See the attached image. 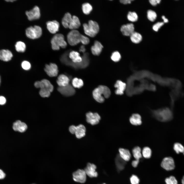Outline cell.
<instances>
[{
	"instance_id": "cell-1",
	"label": "cell",
	"mask_w": 184,
	"mask_h": 184,
	"mask_svg": "<svg viewBox=\"0 0 184 184\" xmlns=\"http://www.w3.org/2000/svg\"><path fill=\"white\" fill-rule=\"evenodd\" d=\"M152 116L157 120L162 122L170 121L173 117L171 110L168 108H161L156 110H152Z\"/></svg>"
},
{
	"instance_id": "cell-2",
	"label": "cell",
	"mask_w": 184,
	"mask_h": 184,
	"mask_svg": "<svg viewBox=\"0 0 184 184\" xmlns=\"http://www.w3.org/2000/svg\"><path fill=\"white\" fill-rule=\"evenodd\" d=\"M111 92L107 86L101 85L95 88L93 92V97L94 99L99 103L103 102L105 98H108L110 96Z\"/></svg>"
},
{
	"instance_id": "cell-3",
	"label": "cell",
	"mask_w": 184,
	"mask_h": 184,
	"mask_svg": "<svg viewBox=\"0 0 184 184\" xmlns=\"http://www.w3.org/2000/svg\"><path fill=\"white\" fill-rule=\"evenodd\" d=\"M83 26L85 34L91 37H94L99 31L98 24L92 20H89L88 24H83Z\"/></svg>"
},
{
	"instance_id": "cell-4",
	"label": "cell",
	"mask_w": 184,
	"mask_h": 184,
	"mask_svg": "<svg viewBox=\"0 0 184 184\" xmlns=\"http://www.w3.org/2000/svg\"><path fill=\"white\" fill-rule=\"evenodd\" d=\"M51 43L52 49L54 50L59 49L60 47L63 48H65L67 43L64 40V35L61 33H58L54 35L52 38Z\"/></svg>"
},
{
	"instance_id": "cell-5",
	"label": "cell",
	"mask_w": 184,
	"mask_h": 184,
	"mask_svg": "<svg viewBox=\"0 0 184 184\" xmlns=\"http://www.w3.org/2000/svg\"><path fill=\"white\" fill-rule=\"evenodd\" d=\"M82 35L78 30H72L67 36L68 43L71 46L77 45L80 42Z\"/></svg>"
},
{
	"instance_id": "cell-6",
	"label": "cell",
	"mask_w": 184,
	"mask_h": 184,
	"mask_svg": "<svg viewBox=\"0 0 184 184\" xmlns=\"http://www.w3.org/2000/svg\"><path fill=\"white\" fill-rule=\"evenodd\" d=\"M42 32L41 27L37 25L29 27L26 30V34L27 37L32 39L39 38L42 35Z\"/></svg>"
},
{
	"instance_id": "cell-7",
	"label": "cell",
	"mask_w": 184,
	"mask_h": 184,
	"mask_svg": "<svg viewBox=\"0 0 184 184\" xmlns=\"http://www.w3.org/2000/svg\"><path fill=\"white\" fill-rule=\"evenodd\" d=\"M86 175L84 170L78 169L73 173V178L75 182L84 183L86 180Z\"/></svg>"
},
{
	"instance_id": "cell-8",
	"label": "cell",
	"mask_w": 184,
	"mask_h": 184,
	"mask_svg": "<svg viewBox=\"0 0 184 184\" xmlns=\"http://www.w3.org/2000/svg\"><path fill=\"white\" fill-rule=\"evenodd\" d=\"M86 121L92 125L97 124L101 119L100 116L96 112H89L86 113Z\"/></svg>"
},
{
	"instance_id": "cell-9",
	"label": "cell",
	"mask_w": 184,
	"mask_h": 184,
	"mask_svg": "<svg viewBox=\"0 0 184 184\" xmlns=\"http://www.w3.org/2000/svg\"><path fill=\"white\" fill-rule=\"evenodd\" d=\"M35 87L40 89L45 88L49 90L51 92L53 90V86L48 80L43 79L40 81H37L34 83Z\"/></svg>"
},
{
	"instance_id": "cell-10",
	"label": "cell",
	"mask_w": 184,
	"mask_h": 184,
	"mask_svg": "<svg viewBox=\"0 0 184 184\" xmlns=\"http://www.w3.org/2000/svg\"><path fill=\"white\" fill-rule=\"evenodd\" d=\"M161 166L165 170L169 171L173 170L175 167L174 160L171 157H167L163 160L161 164Z\"/></svg>"
},
{
	"instance_id": "cell-11",
	"label": "cell",
	"mask_w": 184,
	"mask_h": 184,
	"mask_svg": "<svg viewBox=\"0 0 184 184\" xmlns=\"http://www.w3.org/2000/svg\"><path fill=\"white\" fill-rule=\"evenodd\" d=\"M44 70L47 74L50 77L56 76L58 72L57 65L53 63H51L49 65H46Z\"/></svg>"
},
{
	"instance_id": "cell-12",
	"label": "cell",
	"mask_w": 184,
	"mask_h": 184,
	"mask_svg": "<svg viewBox=\"0 0 184 184\" xmlns=\"http://www.w3.org/2000/svg\"><path fill=\"white\" fill-rule=\"evenodd\" d=\"M26 14L30 20L37 19H39L40 17V10L38 6H36L30 11H26Z\"/></svg>"
},
{
	"instance_id": "cell-13",
	"label": "cell",
	"mask_w": 184,
	"mask_h": 184,
	"mask_svg": "<svg viewBox=\"0 0 184 184\" xmlns=\"http://www.w3.org/2000/svg\"><path fill=\"white\" fill-rule=\"evenodd\" d=\"M58 91L62 95L67 96L73 95L75 91L73 87L70 84L65 86L59 87L57 88Z\"/></svg>"
},
{
	"instance_id": "cell-14",
	"label": "cell",
	"mask_w": 184,
	"mask_h": 184,
	"mask_svg": "<svg viewBox=\"0 0 184 184\" xmlns=\"http://www.w3.org/2000/svg\"><path fill=\"white\" fill-rule=\"evenodd\" d=\"M96 166L94 164L88 163L84 169L87 175L91 178L96 177L98 176V174L96 171Z\"/></svg>"
},
{
	"instance_id": "cell-15",
	"label": "cell",
	"mask_w": 184,
	"mask_h": 184,
	"mask_svg": "<svg viewBox=\"0 0 184 184\" xmlns=\"http://www.w3.org/2000/svg\"><path fill=\"white\" fill-rule=\"evenodd\" d=\"M134 29L133 24H128L122 25L121 28V31L124 35L130 36L134 32Z\"/></svg>"
},
{
	"instance_id": "cell-16",
	"label": "cell",
	"mask_w": 184,
	"mask_h": 184,
	"mask_svg": "<svg viewBox=\"0 0 184 184\" xmlns=\"http://www.w3.org/2000/svg\"><path fill=\"white\" fill-rule=\"evenodd\" d=\"M46 24L47 29L51 33H55L59 30L60 25L57 21H48L47 22Z\"/></svg>"
},
{
	"instance_id": "cell-17",
	"label": "cell",
	"mask_w": 184,
	"mask_h": 184,
	"mask_svg": "<svg viewBox=\"0 0 184 184\" xmlns=\"http://www.w3.org/2000/svg\"><path fill=\"white\" fill-rule=\"evenodd\" d=\"M13 56L12 52L8 50L2 49L0 50V59L4 61L11 60Z\"/></svg>"
},
{
	"instance_id": "cell-18",
	"label": "cell",
	"mask_w": 184,
	"mask_h": 184,
	"mask_svg": "<svg viewBox=\"0 0 184 184\" xmlns=\"http://www.w3.org/2000/svg\"><path fill=\"white\" fill-rule=\"evenodd\" d=\"M70 79L66 75L62 74L58 77L56 82L59 87H64L69 84Z\"/></svg>"
},
{
	"instance_id": "cell-19",
	"label": "cell",
	"mask_w": 184,
	"mask_h": 184,
	"mask_svg": "<svg viewBox=\"0 0 184 184\" xmlns=\"http://www.w3.org/2000/svg\"><path fill=\"white\" fill-rule=\"evenodd\" d=\"M103 46L99 41H95L94 45L91 48L92 53L94 55H99L102 51Z\"/></svg>"
},
{
	"instance_id": "cell-20",
	"label": "cell",
	"mask_w": 184,
	"mask_h": 184,
	"mask_svg": "<svg viewBox=\"0 0 184 184\" xmlns=\"http://www.w3.org/2000/svg\"><path fill=\"white\" fill-rule=\"evenodd\" d=\"M86 129L85 126L82 124L76 126L74 134L78 139H80L84 136L86 134Z\"/></svg>"
},
{
	"instance_id": "cell-21",
	"label": "cell",
	"mask_w": 184,
	"mask_h": 184,
	"mask_svg": "<svg viewBox=\"0 0 184 184\" xmlns=\"http://www.w3.org/2000/svg\"><path fill=\"white\" fill-rule=\"evenodd\" d=\"M141 117L140 114L135 113L132 114L129 118V121L132 125H140L142 123Z\"/></svg>"
},
{
	"instance_id": "cell-22",
	"label": "cell",
	"mask_w": 184,
	"mask_h": 184,
	"mask_svg": "<svg viewBox=\"0 0 184 184\" xmlns=\"http://www.w3.org/2000/svg\"><path fill=\"white\" fill-rule=\"evenodd\" d=\"M126 87V85L125 83L120 80H117L114 85V87L117 88L115 93L119 95L123 94Z\"/></svg>"
},
{
	"instance_id": "cell-23",
	"label": "cell",
	"mask_w": 184,
	"mask_h": 184,
	"mask_svg": "<svg viewBox=\"0 0 184 184\" xmlns=\"http://www.w3.org/2000/svg\"><path fill=\"white\" fill-rule=\"evenodd\" d=\"M119 155L126 162L130 160L131 157V154L130 151L128 149L120 148L119 149Z\"/></svg>"
},
{
	"instance_id": "cell-24",
	"label": "cell",
	"mask_w": 184,
	"mask_h": 184,
	"mask_svg": "<svg viewBox=\"0 0 184 184\" xmlns=\"http://www.w3.org/2000/svg\"><path fill=\"white\" fill-rule=\"evenodd\" d=\"M69 57L72 61L74 63H80L83 61L82 58L78 52L75 51L71 52L69 54Z\"/></svg>"
},
{
	"instance_id": "cell-25",
	"label": "cell",
	"mask_w": 184,
	"mask_h": 184,
	"mask_svg": "<svg viewBox=\"0 0 184 184\" xmlns=\"http://www.w3.org/2000/svg\"><path fill=\"white\" fill-rule=\"evenodd\" d=\"M80 25V23L78 18L76 16H72V19L68 27L72 30H76L78 28Z\"/></svg>"
},
{
	"instance_id": "cell-26",
	"label": "cell",
	"mask_w": 184,
	"mask_h": 184,
	"mask_svg": "<svg viewBox=\"0 0 184 184\" xmlns=\"http://www.w3.org/2000/svg\"><path fill=\"white\" fill-rule=\"evenodd\" d=\"M115 161L118 170L121 171L124 169L126 164V162L121 157L119 154L116 156Z\"/></svg>"
},
{
	"instance_id": "cell-27",
	"label": "cell",
	"mask_w": 184,
	"mask_h": 184,
	"mask_svg": "<svg viewBox=\"0 0 184 184\" xmlns=\"http://www.w3.org/2000/svg\"><path fill=\"white\" fill-rule=\"evenodd\" d=\"M72 19V16L69 13H67L62 18V22L63 27L65 28H68L69 25Z\"/></svg>"
},
{
	"instance_id": "cell-28",
	"label": "cell",
	"mask_w": 184,
	"mask_h": 184,
	"mask_svg": "<svg viewBox=\"0 0 184 184\" xmlns=\"http://www.w3.org/2000/svg\"><path fill=\"white\" fill-rule=\"evenodd\" d=\"M130 36L131 41L135 43H140L142 39L141 35L139 33L136 32L134 31Z\"/></svg>"
},
{
	"instance_id": "cell-29",
	"label": "cell",
	"mask_w": 184,
	"mask_h": 184,
	"mask_svg": "<svg viewBox=\"0 0 184 184\" xmlns=\"http://www.w3.org/2000/svg\"><path fill=\"white\" fill-rule=\"evenodd\" d=\"M132 152L133 156L135 159L139 160L142 157L141 150L139 147L136 146L134 147L132 150Z\"/></svg>"
},
{
	"instance_id": "cell-30",
	"label": "cell",
	"mask_w": 184,
	"mask_h": 184,
	"mask_svg": "<svg viewBox=\"0 0 184 184\" xmlns=\"http://www.w3.org/2000/svg\"><path fill=\"white\" fill-rule=\"evenodd\" d=\"M15 46L16 50L18 52H23L25 51L26 46L25 44L23 42L18 41L16 43Z\"/></svg>"
},
{
	"instance_id": "cell-31",
	"label": "cell",
	"mask_w": 184,
	"mask_h": 184,
	"mask_svg": "<svg viewBox=\"0 0 184 184\" xmlns=\"http://www.w3.org/2000/svg\"><path fill=\"white\" fill-rule=\"evenodd\" d=\"M72 84L73 87L77 88L81 87L84 84L83 81L82 79L77 78H75L73 79Z\"/></svg>"
},
{
	"instance_id": "cell-32",
	"label": "cell",
	"mask_w": 184,
	"mask_h": 184,
	"mask_svg": "<svg viewBox=\"0 0 184 184\" xmlns=\"http://www.w3.org/2000/svg\"><path fill=\"white\" fill-rule=\"evenodd\" d=\"M91 5L88 3H85L82 5V9L83 13L86 15L89 14L92 10Z\"/></svg>"
},
{
	"instance_id": "cell-33",
	"label": "cell",
	"mask_w": 184,
	"mask_h": 184,
	"mask_svg": "<svg viewBox=\"0 0 184 184\" xmlns=\"http://www.w3.org/2000/svg\"><path fill=\"white\" fill-rule=\"evenodd\" d=\"M142 156L146 158L151 157L152 155V151L150 148L148 147H144L142 151Z\"/></svg>"
},
{
	"instance_id": "cell-34",
	"label": "cell",
	"mask_w": 184,
	"mask_h": 184,
	"mask_svg": "<svg viewBox=\"0 0 184 184\" xmlns=\"http://www.w3.org/2000/svg\"><path fill=\"white\" fill-rule=\"evenodd\" d=\"M173 148L177 154L180 153H183L184 151V147L181 143L177 142L175 143L174 145Z\"/></svg>"
},
{
	"instance_id": "cell-35",
	"label": "cell",
	"mask_w": 184,
	"mask_h": 184,
	"mask_svg": "<svg viewBox=\"0 0 184 184\" xmlns=\"http://www.w3.org/2000/svg\"><path fill=\"white\" fill-rule=\"evenodd\" d=\"M128 20L131 22H134L137 21L138 16L136 13L134 12H129L127 15Z\"/></svg>"
},
{
	"instance_id": "cell-36",
	"label": "cell",
	"mask_w": 184,
	"mask_h": 184,
	"mask_svg": "<svg viewBox=\"0 0 184 184\" xmlns=\"http://www.w3.org/2000/svg\"><path fill=\"white\" fill-rule=\"evenodd\" d=\"M147 17L151 21H154L157 17V14L155 12L152 10H148L147 12Z\"/></svg>"
},
{
	"instance_id": "cell-37",
	"label": "cell",
	"mask_w": 184,
	"mask_h": 184,
	"mask_svg": "<svg viewBox=\"0 0 184 184\" xmlns=\"http://www.w3.org/2000/svg\"><path fill=\"white\" fill-rule=\"evenodd\" d=\"M51 93L48 90L45 88H42L40 89L39 94L41 97H48L50 96Z\"/></svg>"
},
{
	"instance_id": "cell-38",
	"label": "cell",
	"mask_w": 184,
	"mask_h": 184,
	"mask_svg": "<svg viewBox=\"0 0 184 184\" xmlns=\"http://www.w3.org/2000/svg\"><path fill=\"white\" fill-rule=\"evenodd\" d=\"M121 58V55L119 52L117 51L113 53L111 56L112 60L115 62L119 61L120 59Z\"/></svg>"
},
{
	"instance_id": "cell-39",
	"label": "cell",
	"mask_w": 184,
	"mask_h": 184,
	"mask_svg": "<svg viewBox=\"0 0 184 184\" xmlns=\"http://www.w3.org/2000/svg\"><path fill=\"white\" fill-rule=\"evenodd\" d=\"M166 184H178V181L173 176L166 178L165 180Z\"/></svg>"
},
{
	"instance_id": "cell-40",
	"label": "cell",
	"mask_w": 184,
	"mask_h": 184,
	"mask_svg": "<svg viewBox=\"0 0 184 184\" xmlns=\"http://www.w3.org/2000/svg\"><path fill=\"white\" fill-rule=\"evenodd\" d=\"M27 128V126L26 123L21 122L19 126L18 131L21 132H23L26 130Z\"/></svg>"
},
{
	"instance_id": "cell-41",
	"label": "cell",
	"mask_w": 184,
	"mask_h": 184,
	"mask_svg": "<svg viewBox=\"0 0 184 184\" xmlns=\"http://www.w3.org/2000/svg\"><path fill=\"white\" fill-rule=\"evenodd\" d=\"M21 66L24 69L26 70L30 69L31 67L30 63L29 62L26 61L22 62Z\"/></svg>"
},
{
	"instance_id": "cell-42",
	"label": "cell",
	"mask_w": 184,
	"mask_h": 184,
	"mask_svg": "<svg viewBox=\"0 0 184 184\" xmlns=\"http://www.w3.org/2000/svg\"><path fill=\"white\" fill-rule=\"evenodd\" d=\"M130 181L131 184H139V179L137 176L133 175L130 178Z\"/></svg>"
},
{
	"instance_id": "cell-43",
	"label": "cell",
	"mask_w": 184,
	"mask_h": 184,
	"mask_svg": "<svg viewBox=\"0 0 184 184\" xmlns=\"http://www.w3.org/2000/svg\"><path fill=\"white\" fill-rule=\"evenodd\" d=\"M164 24L163 22H158L155 24L153 27V30L156 31H157L158 29Z\"/></svg>"
},
{
	"instance_id": "cell-44",
	"label": "cell",
	"mask_w": 184,
	"mask_h": 184,
	"mask_svg": "<svg viewBox=\"0 0 184 184\" xmlns=\"http://www.w3.org/2000/svg\"><path fill=\"white\" fill-rule=\"evenodd\" d=\"M90 40L88 38L82 34L80 42L84 45H86L88 44Z\"/></svg>"
},
{
	"instance_id": "cell-45",
	"label": "cell",
	"mask_w": 184,
	"mask_h": 184,
	"mask_svg": "<svg viewBox=\"0 0 184 184\" xmlns=\"http://www.w3.org/2000/svg\"><path fill=\"white\" fill-rule=\"evenodd\" d=\"M21 122L20 121L18 120L14 123L13 128L14 131H18L19 126Z\"/></svg>"
},
{
	"instance_id": "cell-46",
	"label": "cell",
	"mask_w": 184,
	"mask_h": 184,
	"mask_svg": "<svg viewBox=\"0 0 184 184\" xmlns=\"http://www.w3.org/2000/svg\"><path fill=\"white\" fill-rule=\"evenodd\" d=\"M150 3L153 6H155L159 3L160 0H150L149 1Z\"/></svg>"
},
{
	"instance_id": "cell-47",
	"label": "cell",
	"mask_w": 184,
	"mask_h": 184,
	"mask_svg": "<svg viewBox=\"0 0 184 184\" xmlns=\"http://www.w3.org/2000/svg\"><path fill=\"white\" fill-rule=\"evenodd\" d=\"M76 126L72 125L70 126L69 128V131L72 134H74Z\"/></svg>"
},
{
	"instance_id": "cell-48",
	"label": "cell",
	"mask_w": 184,
	"mask_h": 184,
	"mask_svg": "<svg viewBox=\"0 0 184 184\" xmlns=\"http://www.w3.org/2000/svg\"><path fill=\"white\" fill-rule=\"evenodd\" d=\"M6 100L5 98L3 96H0V105H3L6 102Z\"/></svg>"
},
{
	"instance_id": "cell-49",
	"label": "cell",
	"mask_w": 184,
	"mask_h": 184,
	"mask_svg": "<svg viewBox=\"0 0 184 184\" xmlns=\"http://www.w3.org/2000/svg\"><path fill=\"white\" fill-rule=\"evenodd\" d=\"M139 160H133L132 162V165L134 167H137L139 163Z\"/></svg>"
},
{
	"instance_id": "cell-50",
	"label": "cell",
	"mask_w": 184,
	"mask_h": 184,
	"mask_svg": "<svg viewBox=\"0 0 184 184\" xmlns=\"http://www.w3.org/2000/svg\"><path fill=\"white\" fill-rule=\"evenodd\" d=\"M6 175L3 171L0 169V179H4Z\"/></svg>"
},
{
	"instance_id": "cell-51",
	"label": "cell",
	"mask_w": 184,
	"mask_h": 184,
	"mask_svg": "<svg viewBox=\"0 0 184 184\" xmlns=\"http://www.w3.org/2000/svg\"><path fill=\"white\" fill-rule=\"evenodd\" d=\"M133 1L131 0H121L120 1V3L124 4H130L131 1Z\"/></svg>"
},
{
	"instance_id": "cell-52",
	"label": "cell",
	"mask_w": 184,
	"mask_h": 184,
	"mask_svg": "<svg viewBox=\"0 0 184 184\" xmlns=\"http://www.w3.org/2000/svg\"><path fill=\"white\" fill-rule=\"evenodd\" d=\"M162 18L163 19L164 22L167 23L168 22V20L164 16H162Z\"/></svg>"
},
{
	"instance_id": "cell-53",
	"label": "cell",
	"mask_w": 184,
	"mask_h": 184,
	"mask_svg": "<svg viewBox=\"0 0 184 184\" xmlns=\"http://www.w3.org/2000/svg\"><path fill=\"white\" fill-rule=\"evenodd\" d=\"M85 50V47L84 45H82L80 47V51L83 52H84Z\"/></svg>"
},
{
	"instance_id": "cell-54",
	"label": "cell",
	"mask_w": 184,
	"mask_h": 184,
	"mask_svg": "<svg viewBox=\"0 0 184 184\" xmlns=\"http://www.w3.org/2000/svg\"><path fill=\"white\" fill-rule=\"evenodd\" d=\"M7 2H14V1H16L15 0H5Z\"/></svg>"
},
{
	"instance_id": "cell-55",
	"label": "cell",
	"mask_w": 184,
	"mask_h": 184,
	"mask_svg": "<svg viewBox=\"0 0 184 184\" xmlns=\"http://www.w3.org/2000/svg\"><path fill=\"white\" fill-rule=\"evenodd\" d=\"M181 182L182 184H184V176H183Z\"/></svg>"
},
{
	"instance_id": "cell-56",
	"label": "cell",
	"mask_w": 184,
	"mask_h": 184,
	"mask_svg": "<svg viewBox=\"0 0 184 184\" xmlns=\"http://www.w3.org/2000/svg\"><path fill=\"white\" fill-rule=\"evenodd\" d=\"M1 77L0 76V85L1 83Z\"/></svg>"
},
{
	"instance_id": "cell-57",
	"label": "cell",
	"mask_w": 184,
	"mask_h": 184,
	"mask_svg": "<svg viewBox=\"0 0 184 184\" xmlns=\"http://www.w3.org/2000/svg\"><path fill=\"white\" fill-rule=\"evenodd\" d=\"M183 154H184V152H183Z\"/></svg>"
},
{
	"instance_id": "cell-58",
	"label": "cell",
	"mask_w": 184,
	"mask_h": 184,
	"mask_svg": "<svg viewBox=\"0 0 184 184\" xmlns=\"http://www.w3.org/2000/svg\"><path fill=\"white\" fill-rule=\"evenodd\" d=\"M103 184H105V183H103Z\"/></svg>"
}]
</instances>
